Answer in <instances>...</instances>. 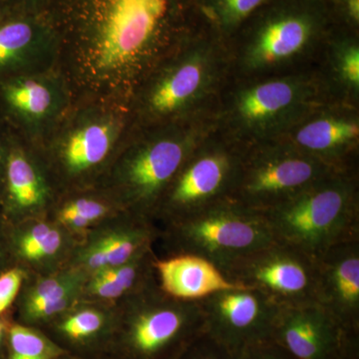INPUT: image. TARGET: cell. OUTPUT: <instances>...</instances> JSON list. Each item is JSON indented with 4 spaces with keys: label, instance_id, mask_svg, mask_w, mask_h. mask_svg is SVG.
Here are the masks:
<instances>
[{
    "label": "cell",
    "instance_id": "obj_1",
    "mask_svg": "<svg viewBox=\"0 0 359 359\" xmlns=\"http://www.w3.org/2000/svg\"><path fill=\"white\" fill-rule=\"evenodd\" d=\"M175 0H69L46 16L58 39L55 69L73 103L126 104L156 65L182 41L171 29Z\"/></svg>",
    "mask_w": 359,
    "mask_h": 359
},
{
    "label": "cell",
    "instance_id": "obj_2",
    "mask_svg": "<svg viewBox=\"0 0 359 359\" xmlns=\"http://www.w3.org/2000/svg\"><path fill=\"white\" fill-rule=\"evenodd\" d=\"M209 115L133 128L97 188L124 212L150 219L184 163L219 129Z\"/></svg>",
    "mask_w": 359,
    "mask_h": 359
},
{
    "label": "cell",
    "instance_id": "obj_3",
    "mask_svg": "<svg viewBox=\"0 0 359 359\" xmlns=\"http://www.w3.org/2000/svg\"><path fill=\"white\" fill-rule=\"evenodd\" d=\"M217 43L183 39L142 80L130 98L133 128L169 124L207 115L228 68Z\"/></svg>",
    "mask_w": 359,
    "mask_h": 359
},
{
    "label": "cell",
    "instance_id": "obj_4",
    "mask_svg": "<svg viewBox=\"0 0 359 359\" xmlns=\"http://www.w3.org/2000/svg\"><path fill=\"white\" fill-rule=\"evenodd\" d=\"M132 129L126 104L73 103L40 148L59 196L96 187Z\"/></svg>",
    "mask_w": 359,
    "mask_h": 359
},
{
    "label": "cell",
    "instance_id": "obj_5",
    "mask_svg": "<svg viewBox=\"0 0 359 359\" xmlns=\"http://www.w3.org/2000/svg\"><path fill=\"white\" fill-rule=\"evenodd\" d=\"M264 216L275 242L318 259L335 245L359 240L358 174L335 172Z\"/></svg>",
    "mask_w": 359,
    "mask_h": 359
},
{
    "label": "cell",
    "instance_id": "obj_6",
    "mask_svg": "<svg viewBox=\"0 0 359 359\" xmlns=\"http://www.w3.org/2000/svg\"><path fill=\"white\" fill-rule=\"evenodd\" d=\"M325 85L308 73L256 78L231 92L224 110L230 136L243 146L275 140L323 104Z\"/></svg>",
    "mask_w": 359,
    "mask_h": 359
},
{
    "label": "cell",
    "instance_id": "obj_7",
    "mask_svg": "<svg viewBox=\"0 0 359 359\" xmlns=\"http://www.w3.org/2000/svg\"><path fill=\"white\" fill-rule=\"evenodd\" d=\"M205 334L198 302H183L150 285L129 297L116 325L120 359H175Z\"/></svg>",
    "mask_w": 359,
    "mask_h": 359
},
{
    "label": "cell",
    "instance_id": "obj_8",
    "mask_svg": "<svg viewBox=\"0 0 359 359\" xmlns=\"http://www.w3.org/2000/svg\"><path fill=\"white\" fill-rule=\"evenodd\" d=\"M168 238L177 254L205 257L222 271L273 242L262 212L228 199L169 223Z\"/></svg>",
    "mask_w": 359,
    "mask_h": 359
},
{
    "label": "cell",
    "instance_id": "obj_9",
    "mask_svg": "<svg viewBox=\"0 0 359 359\" xmlns=\"http://www.w3.org/2000/svg\"><path fill=\"white\" fill-rule=\"evenodd\" d=\"M335 172L283 141L245 146L231 199L264 214Z\"/></svg>",
    "mask_w": 359,
    "mask_h": 359
},
{
    "label": "cell",
    "instance_id": "obj_10",
    "mask_svg": "<svg viewBox=\"0 0 359 359\" xmlns=\"http://www.w3.org/2000/svg\"><path fill=\"white\" fill-rule=\"evenodd\" d=\"M218 131L196 149L163 196L155 217L168 223L231 199L245 146Z\"/></svg>",
    "mask_w": 359,
    "mask_h": 359
},
{
    "label": "cell",
    "instance_id": "obj_11",
    "mask_svg": "<svg viewBox=\"0 0 359 359\" xmlns=\"http://www.w3.org/2000/svg\"><path fill=\"white\" fill-rule=\"evenodd\" d=\"M223 273L231 282L266 295L278 308L316 302L318 259L292 245L273 241Z\"/></svg>",
    "mask_w": 359,
    "mask_h": 359
},
{
    "label": "cell",
    "instance_id": "obj_12",
    "mask_svg": "<svg viewBox=\"0 0 359 359\" xmlns=\"http://www.w3.org/2000/svg\"><path fill=\"white\" fill-rule=\"evenodd\" d=\"M72 104L69 86L56 69L0 81V119L39 148Z\"/></svg>",
    "mask_w": 359,
    "mask_h": 359
},
{
    "label": "cell",
    "instance_id": "obj_13",
    "mask_svg": "<svg viewBox=\"0 0 359 359\" xmlns=\"http://www.w3.org/2000/svg\"><path fill=\"white\" fill-rule=\"evenodd\" d=\"M205 334L233 356L271 340L278 306L256 290H224L198 302Z\"/></svg>",
    "mask_w": 359,
    "mask_h": 359
},
{
    "label": "cell",
    "instance_id": "obj_14",
    "mask_svg": "<svg viewBox=\"0 0 359 359\" xmlns=\"http://www.w3.org/2000/svg\"><path fill=\"white\" fill-rule=\"evenodd\" d=\"M320 33L318 16L302 8L271 14L255 28L238 55L241 71L259 76L308 55Z\"/></svg>",
    "mask_w": 359,
    "mask_h": 359
},
{
    "label": "cell",
    "instance_id": "obj_15",
    "mask_svg": "<svg viewBox=\"0 0 359 359\" xmlns=\"http://www.w3.org/2000/svg\"><path fill=\"white\" fill-rule=\"evenodd\" d=\"M58 197L41 149L8 128L0 192V214L7 224L32 219L53 207Z\"/></svg>",
    "mask_w": 359,
    "mask_h": 359
},
{
    "label": "cell",
    "instance_id": "obj_16",
    "mask_svg": "<svg viewBox=\"0 0 359 359\" xmlns=\"http://www.w3.org/2000/svg\"><path fill=\"white\" fill-rule=\"evenodd\" d=\"M271 340L295 359H359V334L318 302L280 308Z\"/></svg>",
    "mask_w": 359,
    "mask_h": 359
},
{
    "label": "cell",
    "instance_id": "obj_17",
    "mask_svg": "<svg viewBox=\"0 0 359 359\" xmlns=\"http://www.w3.org/2000/svg\"><path fill=\"white\" fill-rule=\"evenodd\" d=\"M275 140L285 142L339 171H353L359 142L358 116L348 108L323 105Z\"/></svg>",
    "mask_w": 359,
    "mask_h": 359
},
{
    "label": "cell",
    "instance_id": "obj_18",
    "mask_svg": "<svg viewBox=\"0 0 359 359\" xmlns=\"http://www.w3.org/2000/svg\"><path fill=\"white\" fill-rule=\"evenodd\" d=\"M58 39L45 14L16 13L0 23V81L55 69Z\"/></svg>",
    "mask_w": 359,
    "mask_h": 359
},
{
    "label": "cell",
    "instance_id": "obj_19",
    "mask_svg": "<svg viewBox=\"0 0 359 359\" xmlns=\"http://www.w3.org/2000/svg\"><path fill=\"white\" fill-rule=\"evenodd\" d=\"M316 302L359 334V240L335 245L318 259Z\"/></svg>",
    "mask_w": 359,
    "mask_h": 359
},
{
    "label": "cell",
    "instance_id": "obj_20",
    "mask_svg": "<svg viewBox=\"0 0 359 359\" xmlns=\"http://www.w3.org/2000/svg\"><path fill=\"white\" fill-rule=\"evenodd\" d=\"M158 287L183 302H200L224 290L248 289L231 282L212 262L192 254H176L153 262Z\"/></svg>",
    "mask_w": 359,
    "mask_h": 359
},
{
    "label": "cell",
    "instance_id": "obj_21",
    "mask_svg": "<svg viewBox=\"0 0 359 359\" xmlns=\"http://www.w3.org/2000/svg\"><path fill=\"white\" fill-rule=\"evenodd\" d=\"M122 224L104 231L82 252V264L90 271L112 268L133 261L150 250L155 238L149 219L125 212Z\"/></svg>",
    "mask_w": 359,
    "mask_h": 359
},
{
    "label": "cell",
    "instance_id": "obj_22",
    "mask_svg": "<svg viewBox=\"0 0 359 359\" xmlns=\"http://www.w3.org/2000/svg\"><path fill=\"white\" fill-rule=\"evenodd\" d=\"M79 280L77 276L59 275L41 280L28 290L20 304L21 316L28 323L53 318L69 309Z\"/></svg>",
    "mask_w": 359,
    "mask_h": 359
},
{
    "label": "cell",
    "instance_id": "obj_23",
    "mask_svg": "<svg viewBox=\"0 0 359 359\" xmlns=\"http://www.w3.org/2000/svg\"><path fill=\"white\" fill-rule=\"evenodd\" d=\"M53 207H56L58 221L76 230L87 228L112 212H123L107 194L97 187L63 194Z\"/></svg>",
    "mask_w": 359,
    "mask_h": 359
},
{
    "label": "cell",
    "instance_id": "obj_24",
    "mask_svg": "<svg viewBox=\"0 0 359 359\" xmlns=\"http://www.w3.org/2000/svg\"><path fill=\"white\" fill-rule=\"evenodd\" d=\"M65 354L57 344L32 328L11 323L1 355L2 359H57Z\"/></svg>",
    "mask_w": 359,
    "mask_h": 359
},
{
    "label": "cell",
    "instance_id": "obj_25",
    "mask_svg": "<svg viewBox=\"0 0 359 359\" xmlns=\"http://www.w3.org/2000/svg\"><path fill=\"white\" fill-rule=\"evenodd\" d=\"M107 327L108 320L102 311L84 309L65 316L59 321L56 330L65 341L84 346L98 339Z\"/></svg>",
    "mask_w": 359,
    "mask_h": 359
},
{
    "label": "cell",
    "instance_id": "obj_26",
    "mask_svg": "<svg viewBox=\"0 0 359 359\" xmlns=\"http://www.w3.org/2000/svg\"><path fill=\"white\" fill-rule=\"evenodd\" d=\"M266 0H205V11L222 32L228 33L257 11Z\"/></svg>",
    "mask_w": 359,
    "mask_h": 359
},
{
    "label": "cell",
    "instance_id": "obj_27",
    "mask_svg": "<svg viewBox=\"0 0 359 359\" xmlns=\"http://www.w3.org/2000/svg\"><path fill=\"white\" fill-rule=\"evenodd\" d=\"M335 79L344 89L358 95L359 90V46L355 40H344L335 45L332 53Z\"/></svg>",
    "mask_w": 359,
    "mask_h": 359
},
{
    "label": "cell",
    "instance_id": "obj_28",
    "mask_svg": "<svg viewBox=\"0 0 359 359\" xmlns=\"http://www.w3.org/2000/svg\"><path fill=\"white\" fill-rule=\"evenodd\" d=\"M25 276V269L15 264L0 273V316H6L7 311L13 306Z\"/></svg>",
    "mask_w": 359,
    "mask_h": 359
},
{
    "label": "cell",
    "instance_id": "obj_29",
    "mask_svg": "<svg viewBox=\"0 0 359 359\" xmlns=\"http://www.w3.org/2000/svg\"><path fill=\"white\" fill-rule=\"evenodd\" d=\"M175 359H235L224 347L208 334L201 335Z\"/></svg>",
    "mask_w": 359,
    "mask_h": 359
},
{
    "label": "cell",
    "instance_id": "obj_30",
    "mask_svg": "<svg viewBox=\"0 0 359 359\" xmlns=\"http://www.w3.org/2000/svg\"><path fill=\"white\" fill-rule=\"evenodd\" d=\"M235 359H295L285 349L275 344L273 340L257 344V346L248 347L245 351H241Z\"/></svg>",
    "mask_w": 359,
    "mask_h": 359
},
{
    "label": "cell",
    "instance_id": "obj_31",
    "mask_svg": "<svg viewBox=\"0 0 359 359\" xmlns=\"http://www.w3.org/2000/svg\"><path fill=\"white\" fill-rule=\"evenodd\" d=\"M7 226L8 224L0 214V273L13 264L7 243Z\"/></svg>",
    "mask_w": 359,
    "mask_h": 359
},
{
    "label": "cell",
    "instance_id": "obj_32",
    "mask_svg": "<svg viewBox=\"0 0 359 359\" xmlns=\"http://www.w3.org/2000/svg\"><path fill=\"white\" fill-rule=\"evenodd\" d=\"M9 6L18 13L41 14L40 6H44L46 0H6Z\"/></svg>",
    "mask_w": 359,
    "mask_h": 359
},
{
    "label": "cell",
    "instance_id": "obj_33",
    "mask_svg": "<svg viewBox=\"0 0 359 359\" xmlns=\"http://www.w3.org/2000/svg\"><path fill=\"white\" fill-rule=\"evenodd\" d=\"M7 136H8V128L0 119V192H1L2 179H4V164H6Z\"/></svg>",
    "mask_w": 359,
    "mask_h": 359
},
{
    "label": "cell",
    "instance_id": "obj_34",
    "mask_svg": "<svg viewBox=\"0 0 359 359\" xmlns=\"http://www.w3.org/2000/svg\"><path fill=\"white\" fill-rule=\"evenodd\" d=\"M344 9L349 20L358 25L359 22V0H344Z\"/></svg>",
    "mask_w": 359,
    "mask_h": 359
},
{
    "label": "cell",
    "instance_id": "obj_35",
    "mask_svg": "<svg viewBox=\"0 0 359 359\" xmlns=\"http://www.w3.org/2000/svg\"><path fill=\"white\" fill-rule=\"evenodd\" d=\"M11 323L7 320L6 316H0V356L4 351V344H6L7 330Z\"/></svg>",
    "mask_w": 359,
    "mask_h": 359
},
{
    "label": "cell",
    "instance_id": "obj_36",
    "mask_svg": "<svg viewBox=\"0 0 359 359\" xmlns=\"http://www.w3.org/2000/svg\"><path fill=\"white\" fill-rule=\"evenodd\" d=\"M16 13H16V11L13 8V6H9L6 0H0V23Z\"/></svg>",
    "mask_w": 359,
    "mask_h": 359
},
{
    "label": "cell",
    "instance_id": "obj_37",
    "mask_svg": "<svg viewBox=\"0 0 359 359\" xmlns=\"http://www.w3.org/2000/svg\"><path fill=\"white\" fill-rule=\"evenodd\" d=\"M57 359H80V358H63V355H62V356H60V358H59Z\"/></svg>",
    "mask_w": 359,
    "mask_h": 359
}]
</instances>
